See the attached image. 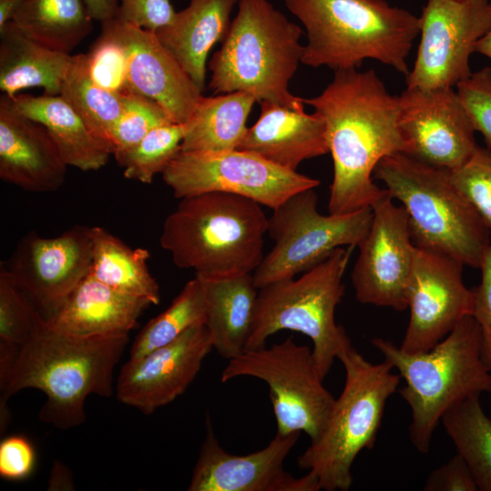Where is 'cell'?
Here are the masks:
<instances>
[{
  "mask_svg": "<svg viewBox=\"0 0 491 491\" xmlns=\"http://www.w3.org/2000/svg\"><path fill=\"white\" fill-rule=\"evenodd\" d=\"M337 359L346 373L342 393L319 438L297 458L299 467L308 470L326 491L350 488L353 463L363 449L373 448L386 402L401 378L386 360L367 361L351 342Z\"/></svg>",
  "mask_w": 491,
  "mask_h": 491,
  "instance_id": "8",
  "label": "cell"
},
{
  "mask_svg": "<svg viewBox=\"0 0 491 491\" xmlns=\"http://www.w3.org/2000/svg\"><path fill=\"white\" fill-rule=\"evenodd\" d=\"M398 97L406 155L448 172L471 157L476 130L456 88L406 87Z\"/></svg>",
  "mask_w": 491,
  "mask_h": 491,
  "instance_id": "16",
  "label": "cell"
},
{
  "mask_svg": "<svg viewBox=\"0 0 491 491\" xmlns=\"http://www.w3.org/2000/svg\"><path fill=\"white\" fill-rule=\"evenodd\" d=\"M480 269L481 282L473 289L475 294L473 316L480 327L481 356L491 375V245L484 256Z\"/></svg>",
  "mask_w": 491,
  "mask_h": 491,
  "instance_id": "42",
  "label": "cell"
},
{
  "mask_svg": "<svg viewBox=\"0 0 491 491\" xmlns=\"http://www.w3.org/2000/svg\"><path fill=\"white\" fill-rule=\"evenodd\" d=\"M102 30L124 50L129 91L155 102L171 121L185 123L202 91L155 33L117 17L102 23Z\"/></svg>",
  "mask_w": 491,
  "mask_h": 491,
  "instance_id": "19",
  "label": "cell"
},
{
  "mask_svg": "<svg viewBox=\"0 0 491 491\" xmlns=\"http://www.w3.org/2000/svg\"><path fill=\"white\" fill-rule=\"evenodd\" d=\"M152 304L119 292L89 274L61 309L46 320L53 327L81 336H125Z\"/></svg>",
  "mask_w": 491,
  "mask_h": 491,
  "instance_id": "23",
  "label": "cell"
},
{
  "mask_svg": "<svg viewBox=\"0 0 491 491\" xmlns=\"http://www.w3.org/2000/svg\"><path fill=\"white\" fill-rule=\"evenodd\" d=\"M86 55L89 73L95 83L116 93L130 92L124 50L110 35L102 30Z\"/></svg>",
  "mask_w": 491,
  "mask_h": 491,
  "instance_id": "38",
  "label": "cell"
},
{
  "mask_svg": "<svg viewBox=\"0 0 491 491\" xmlns=\"http://www.w3.org/2000/svg\"><path fill=\"white\" fill-rule=\"evenodd\" d=\"M326 128L334 175L329 214L372 207L388 195L372 175L386 156L406 152L399 128V97L391 95L373 69L336 71L316 96L303 98Z\"/></svg>",
  "mask_w": 491,
  "mask_h": 491,
  "instance_id": "1",
  "label": "cell"
},
{
  "mask_svg": "<svg viewBox=\"0 0 491 491\" xmlns=\"http://www.w3.org/2000/svg\"><path fill=\"white\" fill-rule=\"evenodd\" d=\"M456 90L472 121L491 151V67L473 72L456 86Z\"/></svg>",
  "mask_w": 491,
  "mask_h": 491,
  "instance_id": "39",
  "label": "cell"
},
{
  "mask_svg": "<svg viewBox=\"0 0 491 491\" xmlns=\"http://www.w3.org/2000/svg\"><path fill=\"white\" fill-rule=\"evenodd\" d=\"M71 60V54L43 45L12 21L0 28V89L10 97L30 87H41L45 95H60Z\"/></svg>",
  "mask_w": 491,
  "mask_h": 491,
  "instance_id": "27",
  "label": "cell"
},
{
  "mask_svg": "<svg viewBox=\"0 0 491 491\" xmlns=\"http://www.w3.org/2000/svg\"><path fill=\"white\" fill-rule=\"evenodd\" d=\"M40 314L16 286L11 274L0 268V341L21 346L32 334Z\"/></svg>",
  "mask_w": 491,
  "mask_h": 491,
  "instance_id": "36",
  "label": "cell"
},
{
  "mask_svg": "<svg viewBox=\"0 0 491 491\" xmlns=\"http://www.w3.org/2000/svg\"><path fill=\"white\" fill-rule=\"evenodd\" d=\"M314 189L295 194L268 217L267 233L275 245L253 272L258 289L308 271L338 247H358L367 235L372 207L325 215L317 210Z\"/></svg>",
  "mask_w": 491,
  "mask_h": 491,
  "instance_id": "10",
  "label": "cell"
},
{
  "mask_svg": "<svg viewBox=\"0 0 491 491\" xmlns=\"http://www.w3.org/2000/svg\"><path fill=\"white\" fill-rule=\"evenodd\" d=\"M373 175L392 199L402 204L417 247L480 268L491 245L490 235L453 185L450 172L397 153L384 157Z\"/></svg>",
  "mask_w": 491,
  "mask_h": 491,
  "instance_id": "7",
  "label": "cell"
},
{
  "mask_svg": "<svg viewBox=\"0 0 491 491\" xmlns=\"http://www.w3.org/2000/svg\"><path fill=\"white\" fill-rule=\"evenodd\" d=\"M371 344L405 380L399 393L411 409V443L421 454L429 452L433 434L451 406L491 392V375L481 356L480 327L474 316L463 318L425 352L406 353L380 337Z\"/></svg>",
  "mask_w": 491,
  "mask_h": 491,
  "instance_id": "5",
  "label": "cell"
},
{
  "mask_svg": "<svg viewBox=\"0 0 491 491\" xmlns=\"http://www.w3.org/2000/svg\"><path fill=\"white\" fill-rule=\"evenodd\" d=\"M129 342V336H81L53 327L39 316L15 359L0 365V429L10 421L8 399L25 388L45 396L39 419L59 430L85 421V403L95 394H113L114 370Z\"/></svg>",
  "mask_w": 491,
  "mask_h": 491,
  "instance_id": "2",
  "label": "cell"
},
{
  "mask_svg": "<svg viewBox=\"0 0 491 491\" xmlns=\"http://www.w3.org/2000/svg\"><path fill=\"white\" fill-rule=\"evenodd\" d=\"M12 101L17 111L46 128L68 166L86 172L99 170L107 164L111 148L60 95L19 93Z\"/></svg>",
  "mask_w": 491,
  "mask_h": 491,
  "instance_id": "25",
  "label": "cell"
},
{
  "mask_svg": "<svg viewBox=\"0 0 491 491\" xmlns=\"http://www.w3.org/2000/svg\"><path fill=\"white\" fill-rule=\"evenodd\" d=\"M259 103V117L247 128L237 149L292 171L305 160L329 153L326 124L320 115L306 114L305 105Z\"/></svg>",
  "mask_w": 491,
  "mask_h": 491,
  "instance_id": "22",
  "label": "cell"
},
{
  "mask_svg": "<svg viewBox=\"0 0 491 491\" xmlns=\"http://www.w3.org/2000/svg\"><path fill=\"white\" fill-rule=\"evenodd\" d=\"M490 3L426 1L419 16L421 38L406 87L456 88L470 76V56L490 23Z\"/></svg>",
  "mask_w": 491,
  "mask_h": 491,
  "instance_id": "13",
  "label": "cell"
},
{
  "mask_svg": "<svg viewBox=\"0 0 491 491\" xmlns=\"http://www.w3.org/2000/svg\"><path fill=\"white\" fill-rule=\"evenodd\" d=\"M48 490H74L72 474L68 467L55 460L47 485Z\"/></svg>",
  "mask_w": 491,
  "mask_h": 491,
  "instance_id": "45",
  "label": "cell"
},
{
  "mask_svg": "<svg viewBox=\"0 0 491 491\" xmlns=\"http://www.w3.org/2000/svg\"><path fill=\"white\" fill-rule=\"evenodd\" d=\"M161 175L178 199L223 192L246 197L272 210L295 194L320 185L318 179L239 149L218 153L180 150Z\"/></svg>",
  "mask_w": 491,
  "mask_h": 491,
  "instance_id": "12",
  "label": "cell"
},
{
  "mask_svg": "<svg viewBox=\"0 0 491 491\" xmlns=\"http://www.w3.org/2000/svg\"><path fill=\"white\" fill-rule=\"evenodd\" d=\"M450 178L481 219L491 239V151L477 145L463 165L450 172Z\"/></svg>",
  "mask_w": 491,
  "mask_h": 491,
  "instance_id": "37",
  "label": "cell"
},
{
  "mask_svg": "<svg viewBox=\"0 0 491 491\" xmlns=\"http://www.w3.org/2000/svg\"><path fill=\"white\" fill-rule=\"evenodd\" d=\"M185 125L166 122L153 128L118 165L124 176L143 184H151L162 174L180 151Z\"/></svg>",
  "mask_w": 491,
  "mask_h": 491,
  "instance_id": "34",
  "label": "cell"
},
{
  "mask_svg": "<svg viewBox=\"0 0 491 491\" xmlns=\"http://www.w3.org/2000/svg\"><path fill=\"white\" fill-rule=\"evenodd\" d=\"M464 265L416 246L407 289L409 323L399 346L406 353L425 352L445 338L467 316L475 294L462 277Z\"/></svg>",
  "mask_w": 491,
  "mask_h": 491,
  "instance_id": "17",
  "label": "cell"
},
{
  "mask_svg": "<svg viewBox=\"0 0 491 491\" xmlns=\"http://www.w3.org/2000/svg\"><path fill=\"white\" fill-rule=\"evenodd\" d=\"M24 0H0V28L11 21Z\"/></svg>",
  "mask_w": 491,
  "mask_h": 491,
  "instance_id": "46",
  "label": "cell"
},
{
  "mask_svg": "<svg viewBox=\"0 0 491 491\" xmlns=\"http://www.w3.org/2000/svg\"><path fill=\"white\" fill-rule=\"evenodd\" d=\"M35 461V450L26 436L13 435L1 441L0 476L4 479H25L32 474Z\"/></svg>",
  "mask_w": 491,
  "mask_h": 491,
  "instance_id": "41",
  "label": "cell"
},
{
  "mask_svg": "<svg viewBox=\"0 0 491 491\" xmlns=\"http://www.w3.org/2000/svg\"><path fill=\"white\" fill-rule=\"evenodd\" d=\"M256 97L246 92L202 96L185 125L181 151L218 153L235 150Z\"/></svg>",
  "mask_w": 491,
  "mask_h": 491,
  "instance_id": "28",
  "label": "cell"
},
{
  "mask_svg": "<svg viewBox=\"0 0 491 491\" xmlns=\"http://www.w3.org/2000/svg\"><path fill=\"white\" fill-rule=\"evenodd\" d=\"M91 234L90 274L119 292L158 305L160 289L148 268L149 251L131 248L101 226H92Z\"/></svg>",
  "mask_w": 491,
  "mask_h": 491,
  "instance_id": "29",
  "label": "cell"
},
{
  "mask_svg": "<svg viewBox=\"0 0 491 491\" xmlns=\"http://www.w3.org/2000/svg\"><path fill=\"white\" fill-rule=\"evenodd\" d=\"M175 15L170 0H119L116 17L155 33L172 23Z\"/></svg>",
  "mask_w": 491,
  "mask_h": 491,
  "instance_id": "40",
  "label": "cell"
},
{
  "mask_svg": "<svg viewBox=\"0 0 491 491\" xmlns=\"http://www.w3.org/2000/svg\"><path fill=\"white\" fill-rule=\"evenodd\" d=\"M490 9H491V3H490ZM476 52L491 59V16H490V23H489L487 30L486 31L484 35L478 40L476 45Z\"/></svg>",
  "mask_w": 491,
  "mask_h": 491,
  "instance_id": "47",
  "label": "cell"
},
{
  "mask_svg": "<svg viewBox=\"0 0 491 491\" xmlns=\"http://www.w3.org/2000/svg\"><path fill=\"white\" fill-rule=\"evenodd\" d=\"M239 0H190L176 12L168 25L155 32L163 45L176 58L203 92L207 56L223 41L231 24V14Z\"/></svg>",
  "mask_w": 491,
  "mask_h": 491,
  "instance_id": "24",
  "label": "cell"
},
{
  "mask_svg": "<svg viewBox=\"0 0 491 491\" xmlns=\"http://www.w3.org/2000/svg\"><path fill=\"white\" fill-rule=\"evenodd\" d=\"M24 34L58 52H71L91 33L85 0H24L11 20Z\"/></svg>",
  "mask_w": 491,
  "mask_h": 491,
  "instance_id": "30",
  "label": "cell"
},
{
  "mask_svg": "<svg viewBox=\"0 0 491 491\" xmlns=\"http://www.w3.org/2000/svg\"><path fill=\"white\" fill-rule=\"evenodd\" d=\"M237 5L220 49L209 61V87L215 95L246 92L257 102L305 105L288 87L303 56L301 27L269 0H239Z\"/></svg>",
  "mask_w": 491,
  "mask_h": 491,
  "instance_id": "6",
  "label": "cell"
},
{
  "mask_svg": "<svg viewBox=\"0 0 491 491\" xmlns=\"http://www.w3.org/2000/svg\"><path fill=\"white\" fill-rule=\"evenodd\" d=\"M370 229L351 274L357 301L404 311L416 246L405 208L386 195L372 206Z\"/></svg>",
  "mask_w": 491,
  "mask_h": 491,
  "instance_id": "15",
  "label": "cell"
},
{
  "mask_svg": "<svg viewBox=\"0 0 491 491\" xmlns=\"http://www.w3.org/2000/svg\"><path fill=\"white\" fill-rule=\"evenodd\" d=\"M91 264V227L85 225H75L53 237L30 231L3 263L45 320L61 309L90 274Z\"/></svg>",
  "mask_w": 491,
  "mask_h": 491,
  "instance_id": "14",
  "label": "cell"
},
{
  "mask_svg": "<svg viewBox=\"0 0 491 491\" xmlns=\"http://www.w3.org/2000/svg\"><path fill=\"white\" fill-rule=\"evenodd\" d=\"M93 20L101 24L117 16L119 0H85Z\"/></svg>",
  "mask_w": 491,
  "mask_h": 491,
  "instance_id": "44",
  "label": "cell"
},
{
  "mask_svg": "<svg viewBox=\"0 0 491 491\" xmlns=\"http://www.w3.org/2000/svg\"><path fill=\"white\" fill-rule=\"evenodd\" d=\"M479 396L456 403L443 415L441 422L478 490L491 491V418L485 414Z\"/></svg>",
  "mask_w": 491,
  "mask_h": 491,
  "instance_id": "32",
  "label": "cell"
},
{
  "mask_svg": "<svg viewBox=\"0 0 491 491\" xmlns=\"http://www.w3.org/2000/svg\"><path fill=\"white\" fill-rule=\"evenodd\" d=\"M197 277L204 289L205 325L213 349L222 357L233 359L246 350L253 327L258 295L253 273L224 278Z\"/></svg>",
  "mask_w": 491,
  "mask_h": 491,
  "instance_id": "26",
  "label": "cell"
},
{
  "mask_svg": "<svg viewBox=\"0 0 491 491\" xmlns=\"http://www.w3.org/2000/svg\"><path fill=\"white\" fill-rule=\"evenodd\" d=\"M267 227L258 203L208 192L180 198L163 223L160 245L178 268L203 278L231 277L259 266Z\"/></svg>",
  "mask_w": 491,
  "mask_h": 491,
  "instance_id": "4",
  "label": "cell"
},
{
  "mask_svg": "<svg viewBox=\"0 0 491 491\" xmlns=\"http://www.w3.org/2000/svg\"><path fill=\"white\" fill-rule=\"evenodd\" d=\"M170 121L162 107L153 100L133 92L127 93L124 112L111 137L112 155L120 163L153 128Z\"/></svg>",
  "mask_w": 491,
  "mask_h": 491,
  "instance_id": "35",
  "label": "cell"
},
{
  "mask_svg": "<svg viewBox=\"0 0 491 491\" xmlns=\"http://www.w3.org/2000/svg\"><path fill=\"white\" fill-rule=\"evenodd\" d=\"M239 376L256 377L268 386L276 433L305 432L311 442L319 438L336 398L324 386L307 346L289 336L270 347L245 350L228 360L221 381Z\"/></svg>",
  "mask_w": 491,
  "mask_h": 491,
  "instance_id": "11",
  "label": "cell"
},
{
  "mask_svg": "<svg viewBox=\"0 0 491 491\" xmlns=\"http://www.w3.org/2000/svg\"><path fill=\"white\" fill-rule=\"evenodd\" d=\"M354 246L338 247L298 278L275 282L258 289L254 323L246 350L266 346L269 336L291 330L308 336L322 379L343 347L350 343L335 312L345 292L343 276Z\"/></svg>",
  "mask_w": 491,
  "mask_h": 491,
  "instance_id": "9",
  "label": "cell"
},
{
  "mask_svg": "<svg viewBox=\"0 0 491 491\" xmlns=\"http://www.w3.org/2000/svg\"><path fill=\"white\" fill-rule=\"evenodd\" d=\"M205 299L197 276L189 280L169 306L149 320L134 340L129 359H137L162 347L192 326L205 324Z\"/></svg>",
  "mask_w": 491,
  "mask_h": 491,
  "instance_id": "33",
  "label": "cell"
},
{
  "mask_svg": "<svg viewBox=\"0 0 491 491\" xmlns=\"http://www.w3.org/2000/svg\"><path fill=\"white\" fill-rule=\"evenodd\" d=\"M205 437L193 469L188 491H318L310 473L294 477L284 462L296 444L300 432L276 433L263 449L246 456L228 453L219 444L209 416Z\"/></svg>",
  "mask_w": 491,
  "mask_h": 491,
  "instance_id": "18",
  "label": "cell"
},
{
  "mask_svg": "<svg viewBox=\"0 0 491 491\" xmlns=\"http://www.w3.org/2000/svg\"><path fill=\"white\" fill-rule=\"evenodd\" d=\"M423 489L426 491L478 490L469 467L458 454L432 471Z\"/></svg>",
  "mask_w": 491,
  "mask_h": 491,
  "instance_id": "43",
  "label": "cell"
},
{
  "mask_svg": "<svg viewBox=\"0 0 491 491\" xmlns=\"http://www.w3.org/2000/svg\"><path fill=\"white\" fill-rule=\"evenodd\" d=\"M306 29L301 63L334 72L357 69L366 59L406 76L419 35V17L386 0H284Z\"/></svg>",
  "mask_w": 491,
  "mask_h": 491,
  "instance_id": "3",
  "label": "cell"
},
{
  "mask_svg": "<svg viewBox=\"0 0 491 491\" xmlns=\"http://www.w3.org/2000/svg\"><path fill=\"white\" fill-rule=\"evenodd\" d=\"M126 94L108 90L95 83L89 73L86 54L72 55L60 95L110 148L114 128L125 109Z\"/></svg>",
  "mask_w": 491,
  "mask_h": 491,
  "instance_id": "31",
  "label": "cell"
},
{
  "mask_svg": "<svg viewBox=\"0 0 491 491\" xmlns=\"http://www.w3.org/2000/svg\"><path fill=\"white\" fill-rule=\"evenodd\" d=\"M212 349L205 325H197L173 342L140 358L128 359L117 378V399L151 415L186 390Z\"/></svg>",
  "mask_w": 491,
  "mask_h": 491,
  "instance_id": "20",
  "label": "cell"
},
{
  "mask_svg": "<svg viewBox=\"0 0 491 491\" xmlns=\"http://www.w3.org/2000/svg\"><path fill=\"white\" fill-rule=\"evenodd\" d=\"M67 166L46 128L1 95L0 178L25 191L53 192L64 184Z\"/></svg>",
  "mask_w": 491,
  "mask_h": 491,
  "instance_id": "21",
  "label": "cell"
}]
</instances>
